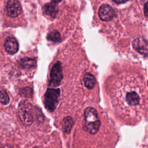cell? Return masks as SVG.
<instances>
[{
  "instance_id": "6",
  "label": "cell",
  "mask_w": 148,
  "mask_h": 148,
  "mask_svg": "<svg viewBox=\"0 0 148 148\" xmlns=\"http://www.w3.org/2000/svg\"><path fill=\"white\" fill-rule=\"evenodd\" d=\"M6 10L7 14L10 17H16L21 12V6L18 0H8Z\"/></svg>"
},
{
  "instance_id": "2",
  "label": "cell",
  "mask_w": 148,
  "mask_h": 148,
  "mask_svg": "<svg viewBox=\"0 0 148 148\" xmlns=\"http://www.w3.org/2000/svg\"><path fill=\"white\" fill-rule=\"evenodd\" d=\"M136 87L130 86L127 87L128 90H125L124 101L125 105L130 109L139 108L141 104L142 95H140V90Z\"/></svg>"
},
{
  "instance_id": "7",
  "label": "cell",
  "mask_w": 148,
  "mask_h": 148,
  "mask_svg": "<svg viewBox=\"0 0 148 148\" xmlns=\"http://www.w3.org/2000/svg\"><path fill=\"white\" fill-rule=\"evenodd\" d=\"M114 14L115 12L114 9L108 4H103L99 8V17L103 21H109L112 20Z\"/></svg>"
},
{
  "instance_id": "12",
  "label": "cell",
  "mask_w": 148,
  "mask_h": 148,
  "mask_svg": "<svg viewBox=\"0 0 148 148\" xmlns=\"http://www.w3.org/2000/svg\"><path fill=\"white\" fill-rule=\"evenodd\" d=\"M73 121L71 117L67 116L62 120V131L65 134H69L71 132L73 126Z\"/></svg>"
},
{
  "instance_id": "14",
  "label": "cell",
  "mask_w": 148,
  "mask_h": 148,
  "mask_svg": "<svg viewBox=\"0 0 148 148\" xmlns=\"http://www.w3.org/2000/svg\"><path fill=\"white\" fill-rule=\"evenodd\" d=\"M47 39L53 42H58L61 40V35L57 31L50 32L47 35Z\"/></svg>"
},
{
  "instance_id": "11",
  "label": "cell",
  "mask_w": 148,
  "mask_h": 148,
  "mask_svg": "<svg viewBox=\"0 0 148 148\" xmlns=\"http://www.w3.org/2000/svg\"><path fill=\"white\" fill-rule=\"evenodd\" d=\"M84 86L89 90L92 89L96 84V79L95 77L90 73H87L84 76Z\"/></svg>"
},
{
  "instance_id": "10",
  "label": "cell",
  "mask_w": 148,
  "mask_h": 148,
  "mask_svg": "<svg viewBox=\"0 0 148 148\" xmlns=\"http://www.w3.org/2000/svg\"><path fill=\"white\" fill-rule=\"evenodd\" d=\"M44 12L47 16L54 18L58 13V7L54 2L46 3L44 6Z\"/></svg>"
},
{
  "instance_id": "20",
  "label": "cell",
  "mask_w": 148,
  "mask_h": 148,
  "mask_svg": "<svg viewBox=\"0 0 148 148\" xmlns=\"http://www.w3.org/2000/svg\"><path fill=\"white\" fill-rule=\"evenodd\" d=\"M34 148H38V147H34Z\"/></svg>"
},
{
  "instance_id": "5",
  "label": "cell",
  "mask_w": 148,
  "mask_h": 148,
  "mask_svg": "<svg viewBox=\"0 0 148 148\" xmlns=\"http://www.w3.org/2000/svg\"><path fill=\"white\" fill-rule=\"evenodd\" d=\"M63 78L62 68L60 62H57L53 66L50 73L49 84L50 86L57 87L60 86Z\"/></svg>"
},
{
  "instance_id": "9",
  "label": "cell",
  "mask_w": 148,
  "mask_h": 148,
  "mask_svg": "<svg viewBox=\"0 0 148 148\" xmlns=\"http://www.w3.org/2000/svg\"><path fill=\"white\" fill-rule=\"evenodd\" d=\"M134 48L139 53L142 54H146L147 53V47L146 42L142 38L138 37L134 40L132 42Z\"/></svg>"
},
{
  "instance_id": "3",
  "label": "cell",
  "mask_w": 148,
  "mask_h": 148,
  "mask_svg": "<svg viewBox=\"0 0 148 148\" xmlns=\"http://www.w3.org/2000/svg\"><path fill=\"white\" fill-rule=\"evenodd\" d=\"M17 114L21 122L26 126L31 125L34 121L32 107L31 103L24 100L20 102Z\"/></svg>"
},
{
  "instance_id": "19",
  "label": "cell",
  "mask_w": 148,
  "mask_h": 148,
  "mask_svg": "<svg viewBox=\"0 0 148 148\" xmlns=\"http://www.w3.org/2000/svg\"><path fill=\"white\" fill-rule=\"evenodd\" d=\"M51 1L54 3H58V2H60L61 0H51Z\"/></svg>"
},
{
  "instance_id": "13",
  "label": "cell",
  "mask_w": 148,
  "mask_h": 148,
  "mask_svg": "<svg viewBox=\"0 0 148 148\" xmlns=\"http://www.w3.org/2000/svg\"><path fill=\"white\" fill-rule=\"evenodd\" d=\"M20 65L24 69H30L35 66L36 61L30 58H24L20 60Z\"/></svg>"
},
{
  "instance_id": "15",
  "label": "cell",
  "mask_w": 148,
  "mask_h": 148,
  "mask_svg": "<svg viewBox=\"0 0 148 148\" xmlns=\"http://www.w3.org/2000/svg\"><path fill=\"white\" fill-rule=\"evenodd\" d=\"M9 101V97L7 92L4 90H1L0 91V103L3 105H7Z\"/></svg>"
},
{
  "instance_id": "8",
  "label": "cell",
  "mask_w": 148,
  "mask_h": 148,
  "mask_svg": "<svg viewBox=\"0 0 148 148\" xmlns=\"http://www.w3.org/2000/svg\"><path fill=\"white\" fill-rule=\"evenodd\" d=\"M5 48L9 54H14L18 50V43L17 40L12 36L8 37L5 42Z\"/></svg>"
},
{
  "instance_id": "1",
  "label": "cell",
  "mask_w": 148,
  "mask_h": 148,
  "mask_svg": "<svg viewBox=\"0 0 148 148\" xmlns=\"http://www.w3.org/2000/svg\"><path fill=\"white\" fill-rule=\"evenodd\" d=\"M101 121L97 110L88 107L84 112V128L90 134H95L99 130Z\"/></svg>"
},
{
  "instance_id": "18",
  "label": "cell",
  "mask_w": 148,
  "mask_h": 148,
  "mask_svg": "<svg viewBox=\"0 0 148 148\" xmlns=\"http://www.w3.org/2000/svg\"><path fill=\"white\" fill-rule=\"evenodd\" d=\"M112 1L117 4H121V3H124L126 2L128 0H112Z\"/></svg>"
},
{
  "instance_id": "17",
  "label": "cell",
  "mask_w": 148,
  "mask_h": 148,
  "mask_svg": "<svg viewBox=\"0 0 148 148\" xmlns=\"http://www.w3.org/2000/svg\"><path fill=\"white\" fill-rule=\"evenodd\" d=\"M144 14L146 16V17L148 19V1L145 3L144 6Z\"/></svg>"
},
{
  "instance_id": "16",
  "label": "cell",
  "mask_w": 148,
  "mask_h": 148,
  "mask_svg": "<svg viewBox=\"0 0 148 148\" xmlns=\"http://www.w3.org/2000/svg\"><path fill=\"white\" fill-rule=\"evenodd\" d=\"M23 96L25 97H30L32 94V90L29 87H25L21 90L20 91Z\"/></svg>"
},
{
  "instance_id": "4",
  "label": "cell",
  "mask_w": 148,
  "mask_h": 148,
  "mask_svg": "<svg viewBox=\"0 0 148 148\" xmlns=\"http://www.w3.org/2000/svg\"><path fill=\"white\" fill-rule=\"evenodd\" d=\"M60 95L59 88H47L44 95V104L45 108L50 112H53L56 109Z\"/></svg>"
}]
</instances>
